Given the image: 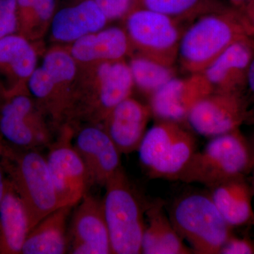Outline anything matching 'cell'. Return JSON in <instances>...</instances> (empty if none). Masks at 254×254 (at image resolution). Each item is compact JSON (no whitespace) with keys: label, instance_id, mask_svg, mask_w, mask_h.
I'll return each instance as SVG.
<instances>
[{"label":"cell","instance_id":"cell-12","mask_svg":"<svg viewBox=\"0 0 254 254\" xmlns=\"http://www.w3.org/2000/svg\"><path fill=\"white\" fill-rule=\"evenodd\" d=\"M73 145L84 164L89 187H105L123 168V154L100 125H85L74 128Z\"/></svg>","mask_w":254,"mask_h":254},{"label":"cell","instance_id":"cell-15","mask_svg":"<svg viewBox=\"0 0 254 254\" xmlns=\"http://www.w3.org/2000/svg\"><path fill=\"white\" fill-rule=\"evenodd\" d=\"M254 57V38L232 44L203 71L213 93H245Z\"/></svg>","mask_w":254,"mask_h":254},{"label":"cell","instance_id":"cell-22","mask_svg":"<svg viewBox=\"0 0 254 254\" xmlns=\"http://www.w3.org/2000/svg\"><path fill=\"white\" fill-rule=\"evenodd\" d=\"M209 190L215 206L230 226H242L254 221L253 189L245 177L221 182Z\"/></svg>","mask_w":254,"mask_h":254},{"label":"cell","instance_id":"cell-35","mask_svg":"<svg viewBox=\"0 0 254 254\" xmlns=\"http://www.w3.org/2000/svg\"><path fill=\"white\" fill-rule=\"evenodd\" d=\"M245 125H254V105L251 108H249L246 116Z\"/></svg>","mask_w":254,"mask_h":254},{"label":"cell","instance_id":"cell-2","mask_svg":"<svg viewBox=\"0 0 254 254\" xmlns=\"http://www.w3.org/2000/svg\"><path fill=\"white\" fill-rule=\"evenodd\" d=\"M254 38V27L240 10L231 6L197 18L182 35L178 60L187 73H202L236 42Z\"/></svg>","mask_w":254,"mask_h":254},{"label":"cell","instance_id":"cell-39","mask_svg":"<svg viewBox=\"0 0 254 254\" xmlns=\"http://www.w3.org/2000/svg\"><path fill=\"white\" fill-rule=\"evenodd\" d=\"M253 167L254 168V166ZM253 191H254V172Z\"/></svg>","mask_w":254,"mask_h":254},{"label":"cell","instance_id":"cell-26","mask_svg":"<svg viewBox=\"0 0 254 254\" xmlns=\"http://www.w3.org/2000/svg\"><path fill=\"white\" fill-rule=\"evenodd\" d=\"M128 64L134 86L148 97L176 77L173 66H166L141 55H132Z\"/></svg>","mask_w":254,"mask_h":254},{"label":"cell","instance_id":"cell-7","mask_svg":"<svg viewBox=\"0 0 254 254\" xmlns=\"http://www.w3.org/2000/svg\"><path fill=\"white\" fill-rule=\"evenodd\" d=\"M196 150L195 136L181 123L158 120L147 130L138 152L151 178L178 181Z\"/></svg>","mask_w":254,"mask_h":254},{"label":"cell","instance_id":"cell-13","mask_svg":"<svg viewBox=\"0 0 254 254\" xmlns=\"http://www.w3.org/2000/svg\"><path fill=\"white\" fill-rule=\"evenodd\" d=\"M76 205L68 224V253L113 254L102 200L87 193Z\"/></svg>","mask_w":254,"mask_h":254},{"label":"cell","instance_id":"cell-4","mask_svg":"<svg viewBox=\"0 0 254 254\" xmlns=\"http://www.w3.org/2000/svg\"><path fill=\"white\" fill-rule=\"evenodd\" d=\"M102 199L114 254H141L146 202L130 182L123 167L105 185Z\"/></svg>","mask_w":254,"mask_h":254},{"label":"cell","instance_id":"cell-8","mask_svg":"<svg viewBox=\"0 0 254 254\" xmlns=\"http://www.w3.org/2000/svg\"><path fill=\"white\" fill-rule=\"evenodd\" d=\"M125 19V29L136 54L166 66H174L185 32L181 21L138 6Z\"/></svg>","mask_w":254,"mask_h":254},{"label":"cell","instance_id":"cell-24","mask_svg":"<svg viewBox=\"0 0 254 254\" xmlns=\"http://www.w3.org/2000/svg\"><path fill=\"white\" fill-rule=\"evenodd\" d=\"M41 66L46 69L54 83L65 110L66 120L77 81L79 66L68 50L60 47H55L46 53Z\"/></svg>","mask_w":254,"mask_h":254},{"label":"cell","instance_id":"cell-10","mask_svg":"<svg viewBox=\"0 0 254 254\" xmlns=\"http://www.w3.org/2000/svg\"><path fill=\"white\" fill-rule=\"evenodd\" d=\"M74 128L64 124L46 155L60 207L76 206L89 187L83 160L73 145Z\"/></svg>","mask_w":254,"mask_h":254},{"label":"cell","instance_id":"cell-19","mask_svg":"<svg viewBox=\"0 0 254 254\" xmlns=\"http://www.w3.org/2000/svg\"><path fill=\"white\" fill-rule=\"evenodd\" d=\"M141 254H190L193 251L185 245L164 209V202L157 200L147 203Z\"/></svg>","mask_w":254,"mask_h":254},{"label":"cell","instance_id":"cell-32","mask_svg":"<svg viewBox=\"0 0 254 254\" xmlns=\"http://www.w3.org/2000/svg\"><path fill=\"white\" fill-rule=\"evenodd\" d=\"M239 9L244 13L246 17L248 18L249 21L253 25L254 27V1Z\"/></svg>","mask_w":254,"mask_h":254},{"label":"cell","instance_id":"cell-37","mask_svg":"<svg viewBox=\"0 0 254 254\" xmlns=\"http://www.w3.org/2000/svg\"><path fill=\"white\" fill-rule=\"evenodd\" d=\"M6 96H7V93L4 91V90L0 89V107L4 103V100H6Z\"/></svg>","mask_w":254,"mask_h":254},{"label":"cell","instance_id":"cell-27","mask_svg":"<svg viewBox=\"0 0 254 254\" xmlns=\"http://www.w3.org/2000/svg\"><path fill=\"white\" fill-rule=\"evenodd\" d=\"M138 6L180 21L198 18L225 6L218 0H140Z\"/></svg>","mask_w":254,"mask_h":254},{"label":"cell","instance_id":"cell-33","mask_svg":"<svg viewBox=\"0 0 254 254\" xmlns=\"http://www.w3.org/2000/svg\"><path fill=\"white\" fill-rule=\"evenodd\" d=\"M6 183H7V177L5 174L4 168L0 163V201L4 194L6 190Z\"/></svg>","mask_w":254,"mask_h":254},{"label":"cell","instance_id":"cell-6","mask_svg":"<svg viewBox=\"0 0 254 254\" xmlns=\"http://www.w3.org/2000/svg\"><path fill=\"white\" fill-rule=\"evenodd\" d=\"M254 166L250 143L239 129L213 137L192 156L178 181L210 188L221 182L245 177Z\"/></svg>","mask_w":254,"mask_h":254},{"label":"cell","instance_id":"cell-34","mask_svg":"<svg viewBox=\"0 0 254 254\" xmlns=\"http://www.w3.org/2000/svg\"><path fill=\"white\" fill-rule=\"evenodd\" d=\"M229 1L231 3L232 6L239 9L253 2L254 0H229Z\"/></svg>","mask_w":254,"mask_h":254},{"label":"cell","instance_id":"cell-30","mask_svg":"<svg viewBox=\"0 0 254 254\" xmlns=\"http://www.w3.org/2000/svg\"><path fill=\"white\" fill-rule=\"evenodd\" d=\"M254 244L245 238L232 235L222 247L219 254H253Z\"/></svg>","mask_w":254,"mask_h":254},{"label":"cell","instance_id":"cell-14","mask_svg":"<svg viewBox=\"0 0 254 254\" xmlns=\"http://www.w3.org/2000/svg\"><path fill=\"white\" fill-rule=\"evenodd\" d=\"M213 93L203 73L173 78L149 97L152 115L157 120L181 123L200 100Z\"/></svg>","mask_w":254,"mask_h":254},{"label":"cell","instance_id":"cell-20","mask_svg":"<svg viewBox=\"0 0 254 254\" xmlns=\"http://www.w3.org/2000/svg\"><path fill=\"white\" fill-rule=\"evenodd\" d=\"M73 207H59L36 224L30 230L21 254L68 253V223Z\"/></svg>","mask_w":254,"mask_h":254},{"label":"cell","instance_id":"cell-23","mask_svg":"<svg viewBox=\"0 0 254 254\" xmlns=\"http://www.w3.org/2000/svg\"><path fill=\"white\" fill-rule=\"evenodd\" d=\"M38 66V53L28 38L10 35L0 39V67L11 73L24 90Z\"/></svg>","mask_w":254,"mask_h":254},{"label":"cell","instance_id":"cell-31","mask_svg":"<svg viewBox=\"0 0 254 254\" xmlns=\"http://www.w3.org/2000/svg\"><path fill=\"white\" fill-rule=\"evenodd\" d=\"M247 88L252 96L251 98L254 100V57L251 63L250 69H249Z\"/></svg>","mask_w":254,"mask_h":254},{"label":"cell","instance_id":"cell-18","mask_svg":"<svg viewBox=\"0 0 254 254\" xmlns=\"http://www.w3.org/2000/svg\"><path fill=\"white\" fill-rule=\"evenodd\" d=\"M108 21L94 0H78L55 12L50 30L55 41L70 44L103 29Z\"/></svg>","mask_w":254,"mask_h":254},{"label":"cell","instance_id":"cell-3","mask_svg":"<svg viewBox=\"0 0 254 254\" xmlns=\"http://www.w3.org/2000/svg\"><path fill=\"white\" fill-rule=\"evenodd\" d=\"M0 163L26 208L31 230L59 208L46 157L41 150L23 149L8 144Z\"/></svg>","mask_w":254,"mask_h":254},{"label":"cell","instance_id":"cell-1","mask_svg":"<svg viewBox=\"0 0 254 254\" xmlns=\"http://www.w3.org/2000/svg\"><path fill=\"white\" fill-rule=\"evenodd\" d=\"M84 76L76 81L66 123L73 128L103 123L111 110L131 96L134 86L125 60L83 66Z\"/></svg>","mask_w":254,"mask_h":254},{"label":"cell","instance_id":"cell-9","mask_svg":"<svg viewBox=\"0 0 254 254\" xmlns=\"http://www.w3.org/2000/svg\"><path fill=\"white\" fill-rule=\"evenodd\" d=\"M56 134L46 114L26 92L12 93L0 107V135L23 149L48 148Z\"/></svg>","mask_w":254,"mask_h":254},{"label":"cell","instance_id":"cell-25","mask_svg":"<svg viewBox=\"0 0 254 254\" xmlns=\"http://www.w3.org/2000/svg\"><path fill=\"white\" fill-rule=\"evenodd\" d=\"M18 28L28 40L41 39L50 29L58 0H16Z\"/></svg>","mask_w":254,"mask_h":254},{"label":"cell","instance_id":"cell-40","mask_svg":"<svg viewBox=\"0 0 254 254\" xmlns=\"http://www.w3.org/2000/svg\"></svg>","mask_w":254,"mask_h":254},{"label":"cell","instance_id":"cell-36","mask_svg":"<svg viewBox=\"0 0 254 254\" xmlns=\"http://www.w3.org/2000/svg\"><path fill=\"white\" fill-rule=\"evenodd\" d=\"M8 147V143L4 141V138L0 135V159L4 155L5 151Z\"/></svg>","mask_w":254,"mask_h":254},{"label":"cell","instance_id":"cell-5","mask_svg":"<svg viewBox=\"0 0 254 254\" xmlns=\"http://www.w3.org/2000/svg\"><path fill=\"white\" fill-rule=\"evenodd\" d=\"M169 218L193 254H219L232 235V227L209 193L190 192L178 197L171 205Z\"/></svg>","mask_w":254,"mask_h":254},{"label":"cell","instance_id":"cell-11","mask_svg":"<svg viewBox=\"0 0 254 254\" xmlns=\"http://www.w3.org/2000/svg\"><path fill=\"white\" fill-rule=\"evenodd\" d=\"M249 104L245 93H212L193 107L187 120L198 134L213 138L239 129Z\"/></svg>","mask_w":254,"mask_h":254},{"label":"cell","instance_id":"cell-38","mask_svg":"<svg viewBox=\"0 0 254 254\" xmlns=\"http://www.w3.org/2000/svg\"><path fill=\"white\" fill-rule=\"evenodd\" d=\"M251 147H252V153H253L254 161V136L252 140V143H250Z\"/></svg>","mask_w":254,"mask_h":254},{"label":"cell","instance_id":"cell-29","mask_svg":"<svg viewBox=\"0 0 254 254\" xmlns=\"http://www.w3.org/2000/svg\"><path fill=\"white\" fill-rule=\"evenodd\" d=\"M108 21L125 18L138 6L137 0H94Z\"/></svg>","mask_w":254,"mask_h":254},{"label":"cell","instance_id":"cell-28","mask_svg":"<svg viewBox=\"0 0 254 254\" xmlns=\"http://www.w3.org/2000/svg\"><path fill=\"white\" fill-rule=\"evenodd\" d=\"M18 28L17 1L0 0V39L14 34Z\"/></svg>","mask_w":254,"mask_h":254},{"label":"cell","instance_id":"cell-17","mask_svg":"<svg viewBox=\"0 0 254 254\" xmlns=\"http://www.w3.org/2000/svg\"><path fill=\"white\" fill-rule=\"evenodd\" d=\"M67 50L81 67L125 60L134 53L126 30L118 26L104 28L82 37L70 43Z\"/></svg>","mask_w":254,"mask_h":254},{"label":"cell","instance_id":"cell-21","mask_svg":"<svg viewBox=\"0 0 254 254\" xmlns=\"http://www.w3.org/2000/svg\"><path fill=\"white\" fill-rule=\"evenodd\" d=\"M30 230L26 208L7 179L0 201V254H21Z\"/></svg>","mask_w":254,"mask_h":254},{"label":"cell","instance_id":"cell-16","mask_svg":"<svg viewBox=\"0 0 254 254\" xmlns=\"http://www.w3.org/2000/svg\"><path fill=\"white\" fill-rule=\"evenodd\" d=\"M152 115L149 105L130 96L115 106L100 125L122 154H128L139 148Z\"/></svg>","mask_w":254,"mask_h":254}]
</instances>
